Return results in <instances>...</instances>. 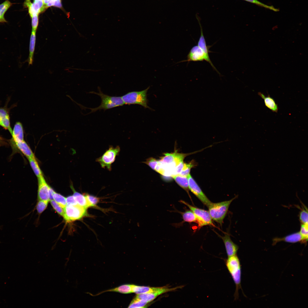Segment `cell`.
<instances>
[{
  "mask_svg": "<svg viewBox=\"0 0 308 308\" xmlns=\"http://www.w3.org/2000/svg\"><path fill=\"white\" fill-rule=\"evenodd\" d=\"M226 267L235 284L236 289L234 295V299L239 298V290L241 286V266L239 259L236 254L230 257L225 260Z\"/></svg>",
  "mask_w": 308,
  "mask_h": 308,
  "instance_id": "cell-1",
  "label": "cell"
},
{
  "mask_svg": "<svg viewBox=\"0 0 308 308\" xmlns=\"http://www.w3.org/2000/svg\"><path fill=\"white\" fill-rule=\"evenodd\" d=\"M237 196L227 201L217 203L211 202L208 207L212 220L222 225L228 212L230 204Z\"/></svg>",
  "mask_w": 308,
  "mask_h": 308,
  "instance_id": "cell-2",
  "label": "cell"
},
{
  "mask_svg": "<svg viewBox=\"0 0 308 308\" xmlns=\"http://www.w3.org/2000/svg\"><path fill=\"white\" fill-rule=\"evenodd\" d=\"M98 93L92 91L90 93L96 94L99 96L101 99L100 105L98 107L90 108L91 111L90 113L94 112L99 110H106L115 107L122 106L124 105L121 97L110 96L103 93L98 88Z\"/></svg>",
  "mask_w": 308,
  "mask_h": 308,
  "instance_id": "cell-3",
  "label": "cell"
},
{
  "mask_svg": "<svg viewBox=\"0 0 308 308\" xmlns=\"http://www.w3.org/2000/svg\"><path fill=\"white\" fill-rule=\"evenodd\" d=\"M149 87L145 89L139 91L129 92L121 96L124 104H138L145 108H151L148 106L147 92Z\"/></svg>",
  "mask_w": 308,
  "mask_h": 308,
  "instance_id": "cell-4",
  "label": "cell"
},
{
  "mask_svg": "<svg viewBox=\"0 0 308 308\" xmlns=\"http://www.w3.org/2000/svg\"><path fill=\"white\" fill-rule=\"evenodd\" d=\"M87 209L78 205H66L64 208L63 217L67 222L80 220L85 217H90Z\"/></svg>",
  "mask_w": 308,
  "mask_h": 308,
  "instance_id": "cell-5",
  "label": "cell"
},
{
  "mask_svg": "<svg viewBox=\"0 0 308 308\" xmlns=\"http://www.w3.org/2000/svg\"><path fill=\"white\" fill-rule=\"evenodd\" d=\"M120 150L119 146L115 147L110 146L101 156L96 159V161L99 163L102 168H106L111 171L112 164L115 161L116 156L119 155Z\"/></svg>",
  "mask_w": 308,
  "mask_h": 308,
  "instance_id": "cell-6",
  "label": "cell"
},
{
  "mask_svg": "<svg viewBox=\"0 0 308 308\" xmlns=\"http://www.w3.org/2000/svg\"><path fill=\"white\" fill-rule=\"evenodd\" d=\"M180 201L187 206L194 214L197 218L198 228L207 225L215 226L208 211L192 206L183 200Z\"/></svg>",
  "mask_w": 308,
  "mask_h": 308,
  "instance_id": "cell-7",
  "label": "cell"
},
{
  "mask_svg": "<svg viewBox=\"0 0 308 308\" xmlns=\"http://www.w3.org/2000/svg\"><path fill=\"white\" fill-rule=\"evenodd\" d=\"M204 149L196 151L192 153H180L175 151L171 153H164V156L161 158L159 160L163 163L167 165L175 168L181 162L183 161L185 158L190 155L192 154L202 151Z\"/></svg>",
  "mask_w": 308,
  "mask_h": 308,
  "instance_id": "cell-8",
  "label": "cell"
},
{
  "mask_svg": "<svg viewBox=\"0 0 308 308\" xmlns=\"http://www.w3.org/2000/svg\"><path fill=\"white\" fill-rule=\"evenodd\" d=\"M204 60H205L210 63L213 68L219 73L211 61L209 54H206L197 45L194 46L191 48L187 56V60L182 61L189 62Z\"/></svg>",
  "mask_w": 308,
  "mask_h": 308,
  "instance_id": "cell-9",
  "label": "cell"
},
{
  "mask_svg": "<svg viewBox=\"0 0 308 308\" xmlns=\"http://www.w3.org/2000/svg\"><path fill=\"white\" fill-rule=\"evenodd\" d=\"M189 190L207 207L212 202L208 199L190 174L187 176Z\"/></svg>",
  "mask_w": 308,
  "mask_h": 308,
  "instance_id": "cell-10",
  "label": "cell"
},
{
  "mask_svg": "<svg viewBox=\"0 0 308 308\" xmlns=\"http://www.w3.org/2000/svg\"><path fill=\"white\" fill-rule=\"evenodd\" d=\"M24 5L28 8L31 17L35 15H38L46 8L43 0H35L33 3H31V0H25Z\"/></svg>",
  "mask_w": 308,
  "mask_h": 308,
  "instance_id": "cell-11",
  "label": "cell"
},
{
  "mask_svg": "<svg viewBox=\"0 0 308 308\" xmlns=\"http://www.w3.org/2000/svg\"><path fill=\"white\" fill-rule=\"evenodd\" d=\"M38 200L48 202L50 201V187L46 183L43 176L38 178Z\"/></svg>",
  "mask_w": 308,
  "mask_h": 308,
  "instance_id": "cell-12",
  "label": "cell"
},
{
  "mask_svg": "<svg viewBox=\"0 0 308 308\" xmlns=\"http://www.w3.org/2000/svg\"><path fill=\"white\" fill-rule=\"evenodd\" d=\"M221 238L224 244L228 257L237 254L238 246L232 241L230 235L226 234Z\"/></svg>",
  "mask_w": 308,
  "mask_h": 308,
  "instance_id": "cell-13",
  "label": "cell"
},
{
  "mask_svg": "<svg viewBox=\"0 0 308 308\" xmlns=\"http://www.w3.org/2000/svg\"><path fill=\"white\" fill-rule=\"evenodd\" d=\"M178 288H169L164 287L160 291L155 292L137 294L135 297L149 303L153 301L157 297L163 293L173 291Z\"/></svg>",
  "mask_w": 308,
  "mask_h": 308,
  "instance_id": "cell-14",
  "label": "cell"
},
{
  "mask_svg": "<svg viewBox=\"0 0 308 308\" xmlns=\"http://www.w3.org/2000/svg\"><path fill=\"white\" fill-rule=\"evenodd\" d=\"M13 148L19 150L27 158H35L34 154L31 148L24 141L11 142Z\"/></svg>",
  "mask_w": 308,
  "mask_h": 308,
  "instance_id": "cell-15",
  "label": "cell"
},
{
  "mask_svg": "<svg viewBox=\"0 0 308 308\" xmlns=\"http://www.w3.org/2000/svg\"><path fill=\"white\" fill-rule=\"evenodd\" d=\"M258 94L264 100L265 106L269 109L274 112H277L278 106L275 100L269 95L266 96L263 93L258 92Z\"/></svg>",
  "mask_w": 308,
  "mask_h": 308,
  "instance_id": "cell-16",
  "label": "cell"
},
{
  "mask_svg": "<svg viewBox=\"0 0 308 308\" xmlns=\"http://www.w3.org/2000/svg\"><path fill=\"white\" fill-rule=\"evenodd\" d=\"M164 287H150L132 285V293H135L137 294L158 291L162 290Z\"/></svg>",
  "mask_w": 308,
  "mask_h": 308,
  "instance_id": "cell-17",
  "label": "cell"
},
{
  "mask_svg": "<svg viewBox=\"0 0 308 308\" xmlns=\"http://www.w3.org/2000/svg\"><path fill=\"white\" fill-rule=\"evenodd\" d=\"M11 142H14L24 140V134L22 125L21 123L17 122L15 125L13 131Z\"/></svg>",
  "mask_w": 308,
  "mask_h": 308,
  "instance_id": "cell-18",
  "label": "cell"
},
{
  "mask_svg": "<svg viewBox=\"0 0 308 308\" xmlns=\"http://www.w3.org/2000/svg\"><path fill=\"white\" fill-rule=\"evenodd\" d=\"M281 241L293 243L301 241L304 242L299 232L288 235L283 238H276L274 240L273 244H275L277 242Z\"/></svg>",
  "mask_w": 308,
  "mask_h": 308,
  "instance_id": "cell-19",
  "label": "cell"
},
{
  "mask_svg": "<svg viewBox=\"0 0 308 308\" xmlns=\"http://www.w3.org/2000/svg\"><path fill=\"white\" fill-rule=\"evenodd\" d=\"M36 31H32L30 37L29 55L28 59V62L29 65H32L33 62V56L36 43Z\"/></svg>",
  "mask_w": 308,
  "mask_h": 308,
  "instance_id": "cell-20",
  "label": "cell"
},
{
  "mask_svg": "<svg viewBox=\"0 0 308 308\" xmlns=\"http://www.w3.org/2000/svg\"><path fill=\"white\" fill-rule=\"evenodd\" d=\"M172 178L177 183L189 194L188 180L187 176H184L179 174L172 176Z\"/></svg>",
  "mask_w": 308,
  "mask_h": 308,
  "instance_id": "cell-21",
  "label": "cell"
},
{
  "mask_svg": "<svg viewBox=\"0 0 308 308\" xmlns=\"http://www.w3.org/2000/svg\"><path fill=\"white\" fill-rule=\"evenodd\" d=\"M73 189V196L74 197L78 204L84 208L87 209L90 207L89 203L85 194H81Z\"/></svg>",
  "mask_w": 308,
  "mask_h": 308,
  "instance_id": "cell-22",
  "label": "cell"
},
{
  "mask_svg": "<svg viewBox=\"0 0 308 308\" xmlns=\"http://www.w3.org/2000/svg\"><path fill=\"white\" fill-rule=\"evenodd\" d=\"M114 292L123 294H128L132 293V285L125 284L111 289L100 292L95 295H98L104 292Z\"/></svg>",
  "mask_w": 308,
  "mask_h": 308,
  "instance_id": "cell-23",
  "label": "cell"
},
{
  "mask_svg": "<svg viewBox=\"0 0 308 308\" xmlns=\"http://www.w3.org/2000/svg\"><path fill=\"white\" fill-rule=\"evenodd\" d=\"M12 5V3L9 0H6L0 4V23L7 22L4 15Z\"/></svg>",
  "mask_w": 308,
  "mask_h": 308,
  "instance_id": "cell-24",
  "label": "cell"
},
{
  "mask_svg": "<svg viewBox=\"0 0 308 308\" xmlns=\"http://www.w3.org/2000/svg\"><path fill=\"white\" fill-rule=\"evenodd\" d=\"M181 213L184 222L197 223L196 216L191 210H187L185 212Z\"/></svg>",
  "mask_w": 308,
  "mask_h": 308,
  "instance_id": "cell-25",
  "label": "cell"
},
{
  "mask_svg": "<svg viewBox=\"0 0 308 308\" xmlns=\"http://www.w3.org/2000/svg\"><path fill=\"white\" fill-rule=\"evenodd\" d=\"M34 173L38 178L43 176L42 172L35 158H28Z\"/></svg>",
  "mask_w": 308,
  "mask_h": 308,
  "instance_id": "cell-26",
  "label": "cell"
},
{
  "mask_svg": "<svg viewBox=\"0 0 308 308\" xmlns=\"http://www.w3.org/2000/svg\"><path fill=\"white\" fill-rule=\"evenodd\" d=\"M148 303L146 301L139 299L136 297L133 299L130 303L128 308H144Z\"/></svg>",
  "mask_w": 308,
  "mask_h": 308,
  "instance_id": "cell-27",
  "label": "cell"
},
{
  "mask_svg": "<svg viewBox=\"0 0 308 308\" xmlns=\"http://www.w3.org/2000/svg\"><path fill=\"white\" fill-rule=\"evenodd\" d=\"M196 165V164L193 161H192L189 163H184L182 171L178 174L187 177L190 174L191 169Z\"/></svg>",
  "mask_w": 308,
  "mask_h": 308,
  "instance_id": "cell-28",
  "label": "cell"
},
{
  "mask_svg": "<svg viewBox=\"0 0 308 308\" xmlns=\"http://www.w3.org/2000/svg\"><path fill=\"white\" fill-rule=\"evenodd\" d=\"M197 45L202 48L206 54H209L208 53L210 52L209 50L210 46L206 45L201 28L200 36Z\"/></svg>",
  "mask_w": 308,
  "mask_h": 308,
  "instance_id": "cell-29",
  "label": "cell"
},
{
  "mask_svg": "<svg viewBox=\"0 0 308 308\" xmlns=\"http://www.w3.org/2000/svg\"><path fill=\"white\" fill-rule=\"evenodd\" d=\"M53 200L64 208L66 205V198L55 191L53 196Z\"/></svg>",
  "mask_w": 308,
  "mask_h": 308,
  "instance_id": "cell-30",
  "label": "cell"
},
{
  "mask_svg": "<svg viewBox=\"0 0 308 308\" xmlns=\"http://www.w3.org/2000/svg\"><path fill=\"white\" fill-rule=\"evenodd\" d=\"M90 207H96L99 201V198L96 196L88 194H85Z\"/></svg>",
  "mask_w": 308,
  "mask_h": 308,
  "instance_id": "cell-31",
  "label": "cell"
},
{
  "mask_svg": "<svg viewBox=\"0 0 308 308\" xmlns=\"http://www.w3.org/2000/svg\"><path fill=\"white\" fill-rule=\"evenodd\" d=\"M0 125L8 129L12 135L13 131L10 126L9 115L0 119Z\"/></svg>",
  "mask_w": 308,
  "mask_h": 308,
  "instance_id": "cell-32",
  "label": "cell"
},
{
  "mask_svg": "<svg viewBox=\"0 0 308 308\" xmlns=\"http://www.w3.org/2000/svg\"><path fill=\"white\" fill-rule=\"evenodd\" d=\"M50 201L51 204L54 209L60 215L63 217L64 214V208L62 207L54 200Z\"/></svg>",
  "mask_w": 308,
  "mask_h": 308,
  "instance_id": "cell-33",
  "label": "cell"
},
{
  "mask_svg": "<svg viewBox=\"0 0 308 308\" xmlns=\"http://www.w3.org/2000/svg\"><path fill=\"white\" fill-rule=\"evenodd\" d=\"M308 224H302L301 226L299 233L302 236L304 242H307L308 239Z\"/></svg>",
  "mask_w": 308,
  "mask_h": 308,
  "instance_id": "cell-34",
  "label": "cell"
},
{
  "mask_svg": "<svg viewBox=\"0 0 308 308\" xmlns=\"http://www.w3.org/2000/svg\"><path fill=\"white\" fill-rule=\"evenodd\" d=\"M48 202L39 200L36 206V209L39 214L42 213L47 207Z\"/></svg>",
  "mask_w": 308,
  "mask_h": 308,
  "instance_id": "cell-35",
  "label": "cell"
},
{
  "mask_svg": "<svg viewBox=\"0 0 308 308\" xmlns=\"http://www.w3.org/2000/svg\"><path fill=\"white\" fill-rule=\"evenodd\" d=\"M159 162V161L153 158L150 157L147 159L146 161L143 163L146 164L152 169L155 170Z\"/></svg>",
  "mask_w": 308,
  "mask_h": 308,
  "instance_id": "cell-36",
  "label": "cell"
},
{
  "mask_svg": "<svg viewBox=\"0 0 308 308\" xmlns=\"http://www.w3.org/2000/svg\"><path fill=\"white\" fill-rule=\"evenodd\" d=\"M299 218L302 224H308V212L306 208H303L299 213Z\"/></svg>",
  "mask_w": 308,
  "mask_h": 308,
  "instance_id": "cell-37",
  "label": "cell"
},
{
  "mask_svg": "<svg viewBox=\"0 0 308 308\" xmlns=\"http://www.w3.org/2000/svg\"><path fill=\"white\" fill-rule=\"evenodd\" d=\"M246 1H248L250 2H251L252 3L256 4L257 5H259L260 6L264 7L265 8H268L271 9V10L274 11H279L278 9H277L274 8L273 6H270L267 5L265 4H264L261 2L259 1L258 0H244Z\"/></svg>",
  "mask_w": 308,
  "mask_h": 308,
  "instance_id": "cell-38",
  "label": "cell"
},
{
  "mask_svg": "<svg viewBox=\"0 0 308 308\" xmlns=\"http://www.w3.org/2000/svg\"><path fill=\"white\" fill-rule=\"evenodd\" d=\"M38 15H35L31 17L32 19V31H36L38 24Z\"/></svg>",
  "mask_w": 308,
  "mask_h": 308,
  "instance_id": "cell-39",
  "label": "cell"
},
{
  "mask_svg": "<svg viewBox=\"0 0 308 308\" xmlns=\"http://www.w3.org/2000/svg\"><path fill=\"white\" fill-rule=\"evenodd\" d=\"M66 205H78L73 196H70L66 198Z\"/></svg>",
  "mask_w": 308,
  "mask_h": 308,
  "instance_id": "cell-40",
  "label": "cell"
},
{
  "mask_svg": "<svg viewBox=\"0 0 308 308\" xmlns=\"http://www.w3.org/2000/svg\"><path fill=\"white\" fill-rule=\"evenodd\" d=\"M9 116L7 111L3 108H0V119Z\"/></svg>",
  "mask_w": 308,
  "mask_h": 308,
  "instance_id": "cell-41",
  "label": "cell"
},
{
  "mask_svg": "<svg viewBox=\"0 0 308 308\" xmlns=\"http://www.w3.org/2000/svg\"><path fill=\"white\" fill-rule=\"evenodd\" d=\"M53 6L56 7L61 8L62 7L61 0H55Z\"/></svg>",
  "mask_w": 308,
  "mask_h": 308,
  "instance_id": "cell-42",
  "label": "cell"
},
{
  "mask_svg": "<svg viewBox=\"0 0 308 308\" xmlns=\"http://www.w3.org/2000/svg\"><path fill=\"white\" fill-rule=\"evenodd\" d=\"M54 191L53 189L50 187L49 189V199L50 201L53 200V196Z\"/></svg>",
  "mask_w": 308,
  "mask_h": 308,
  "instance_id": "cell-43",
  "label": "cell"
},
{
  "mask_svg": "<svg viewBox=\"0 0 308 308\" xmlns=\"http://www.w3.org/2000/svg\"><path fill=\"white\" fill-rule=\"evenodd\" d=\"M55 0H49L47 4L46 5V8L54 6Z\"/></svg>",
  "mask_w": 308,
  "mask_h": 308,
  "instance_id": "cell-44",
  "label": "cell"
},
{
  "mask_svg": "<svg viewBox=\"0 0 308 308\" xmlns=\"http://www.w3.org/2000/svg\"><path fill=\"white\" fill-rule=\"evenodd\" d=\"M49 0H43L44 4L46 6Z\"/></svg>",
  "mask_w": 308,
  "mask_h": 308,
  "instance_id": "cell-45",
  "label": "cell"
},
{
  "mask_svg": "<svg viewBox=\"0 0 308 308\" xmlns=\"http://www.w3.org/2000/svg\"><path fill=\"white\" fill-rule=\"evenodd\" d=\"M1 140L2 139H1V138L0 137V143H1Z\"/></svg>",
  "mask_w": 308,
  "mask_h": 308,
  "instance_id": "cell-46",
  "label": "cell"
},
{
  "mask_svg": "<svg viewBox=\"0 0 308 308\" xmlns=\"http://www.w3.org/2000/svg\"><path fill=\"white\" fill-rule=\"evenodd\" d=\"M35 0H34V1H35Z\"/></svg>",
  "mask_w": 308,
  "mask_h": 308,
  "instance_id": "cell-47",
  "label": "cell"
}]
</instances>
